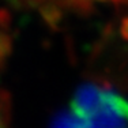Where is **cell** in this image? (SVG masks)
Here are the masks:
<instances>
[{
	"label": "cell",
	"mask_w": 128,
	"mask_h": 128,
	"mask_svg": "<svg viewBox=\"0 0 128 128\" xmlns=\"http://www.w3.org/2000/svg\"><path fill=\"white\" fill-rule=\"evenodd\" d=\"M70 112L84 128H128V100L101 84L79 87Z\"/></svg>",
	"instance_id": "obj_1"
},
{
	"label": "cell",
	"mask_w": 128,
	"mask_h": 128,
	"mask_svg": "<svg viewBox=\"0 0 128 128\" xmlns=\"http://www.w3.org/2000/svg\"><path fill=\"white\" fill-rule=\"evenodd\" d=\"M32 6H60V7H82L98 2H120V0H22Z\"/></svg>",
	"instance_id": "obj_2"
},
{
	"label": "cell",
	"mask_w": 128,
	"mask_h": 128,
	"mask_svg": "<svg viewBox=\"0 0 128 128\" xmlns=\"http://www.w3.org/2000/svg\"><path fill=\"white\" fill-rule=\"evenodd\" d=\"M0 128H12L10 100L2 89H0Z\"/></svg>",
	"instance_id": "obj_3"
},
{
	"label": "cell",
	"mask_w": 128,
	"mask_h": 128,
	"mask_svg": "<svg viewBox=\"0 0 128 128\" xmlns=\"http://www.w3.org/2000/svg\"><path fill=\"white\" fill-rule=\"evenodd\" d=\"M50 128H84V126L71 112H66V113H60L54 118Z\"/></svg>",
	"instance_id": "obj_4"
}]
</instances>
